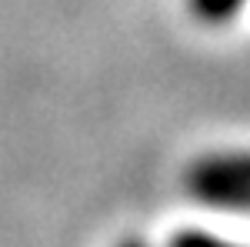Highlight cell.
I'll return each mask as SVG.
<instances>
[{
  "instance_id": "3957f363",
  "label": "cell",
  "mask_w": 250,
  "mask_h": 247,
  "mask_svg": "<svg viewBox=\"0 0 250 247\" xmlns=\"http://www.w3.org/2000/svg\"><path fill=\"white\" fill-rule=\"evenodd\" d=\"M173 244H220L217 234H207V230H180L170 237Z\"/></svg>"
},
{
  "instance_id": "7a4b0ae2",
  "label": "cell",
  "mask_w": 250,
  "mask_h": 247,
  "mask_svg": "<svg viewBox=\"0 0 250 247\" xmlns=\"http://www.w3.org/2000/svg\"><path fill=\"white\" fill-rule=\"evenodd\" d=\"M184 7L200 27H224L244 14L247 0H184Z\"/></svg>"
},
{
  "instance_id": "6da1fadb",
  "label": "cell",
  "mask_w": 250,
  "mask_h": 247,
  "mask_svg": "<svg viewBox=\"0 0 250 247\" xmlns=\"http://www.w3.org/2000/svg\"><path fill=\"white\" fill-rule=\"evenodd\" d=\"M180 187L207 210L250 214V147L197 154L180 174Z\"/></svg>"
}]
</instances>
